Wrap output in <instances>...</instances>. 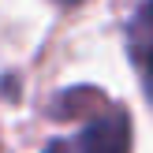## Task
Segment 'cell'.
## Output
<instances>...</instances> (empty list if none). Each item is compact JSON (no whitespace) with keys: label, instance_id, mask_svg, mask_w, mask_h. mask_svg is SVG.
Returning a JSON list of instances; mask_svg holds the SVG:
<instances>
[{"label":"cell","instance_id":"cell-1","mask_svg":"<svg viewBox=\"0 0 153 153\" xmlns=\"http://www.w3.org/2000/svg\"><path fill=\"white\" fill-rule=\"evenodd\" d=\"M131 149V123L123 112L97 116L71 138H56L45 146V153H127Z\"/></svg>","mask_w":153,"mask_h":153},{"label":"cell","instance_id":"cell-2","mask_svg":"<svg viewBox=\"0 0 153 153\" xmlns=\"http://www.w3.org/2000/svg\"><path fill=\"white\" fill-rule=\"evenodd\" d=\"M142 90H146V97L153 101V37L146 41V49H142Z\"/></svg>","mask_w":153,"mask_h":153},{"label":"cell","instance_id":"cell-3","mask_svg":"<svg viewBox=\"0 0 153 153\" xmlns=\"http://www.w3.org/2000/svg\"><path fill=\"white\" fill-rule=\"evenodd\" d=\"M153 19V0H149V4H146V22Z\"/></svg>","mask_w":153,"mask_h":153},{"label":"cell","instance_id":"cell-4","mask_svg":"<svg viewBox=\"0 0 153 153\" xmlns=\"http://www.w3.org/2000/svg\"><path fill=\"white\" fill-rule=\"evenodd\" d=\"M56 4H64V7H71V4H82V0H56Z\"/></svg>","mask_w":153,"mask_h":153}]
</instances>
